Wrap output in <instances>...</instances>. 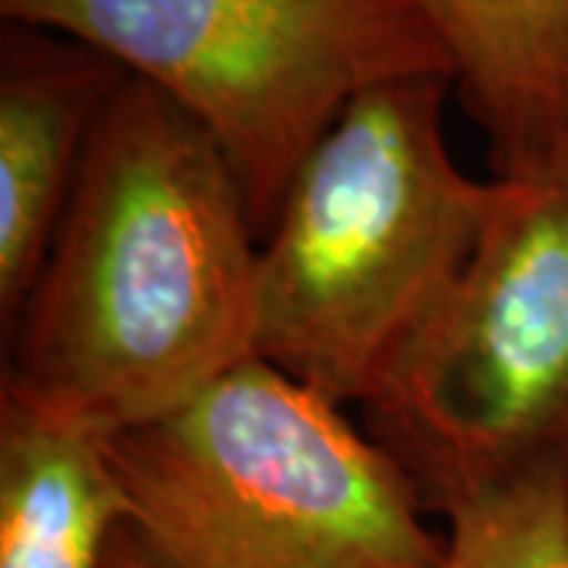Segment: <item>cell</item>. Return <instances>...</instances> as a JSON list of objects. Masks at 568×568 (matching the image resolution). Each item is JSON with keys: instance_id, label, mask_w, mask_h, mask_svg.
Wrapping results in <instances>:
<instances>
[{"instance_id": "cell-1", "label": "cell", "mask_w": 568, "mask_h": 568, "mask_svg": "<svg viewBox=\"0 0 568 568\" xmlns=\"http://www.w3.org/2000/svg\"><path fill=\"white\" fill-rule=\"evenodd\" d=\"M256 260L222 145L126 77L3 335L0 392L102 436L162 417L253 357Z\"/></svg>"}, {"instance_id": "cell-10", "label": "cell", "mask_w": 568, "mask_h": 568, "mask_svg": "<svg viewBox=\"0 0 568 568\" xmlns=\"http://www.w3.org/2000/svg\"><path fill=\"white\" fill-rule=\"evenodd\" d=\"M104 568H149L140 559V552L130 547V540L123 537V530L114 537L111 544V552H108V566Z\"/></svg>"}, {"instance_id": "cell-9", "label": "cell", "mask_w": 568, "mask_h": 568, "mask_svg": "<svg viewBox=\"0 0 568 568\" xmlns=\"http://www.w3.org/2000/svg\"><path fill=\"white\" fill-rule=\"evenodd\" d=\"M439 511L448 518L439 568H568L566 448L493 474Z\"/></svg>"}, {"instance_id": "cell-8", "label": "cell", "mask_w": 568, "mask_h": 568, "mask_svg": "<svg viewBox=\"0 0 568 568\" xmlns=\"http://www.w3.org/2000/svg\"><path fill=\"white\" fill-rule=\"evenodd\" d=\"M443 41L493 174L568 126V0H410Z\"/></svg>"}, {"instance_id": "cell-2", "label": "cell", "mask_w": 568, "mask_h": 568, "mask_svg": "<svg viewBox=\"0 0 568 568\" xmlns=\"http://www.w3.org/2000/svg\"><path fill=\"white\" fill-rule=\"evenodd\" d=\"M452 77L376 85L325 133L260 246L253 354L338 407H373L462 282L496 178L452 159Z\"/></svg>"}, {"instance_id": "cell-11", "label": "cell", "mask_w": 568, "mask_h": 568, "mask_svg": "<svg viewBox=\"0 0 568 568\" xmlns=\"http://www.w3.org/2000/svg\"><path fill=\"white\" fill-rule=\"evenodd\" d=\"M566 458H568V446H566Z\"/></svg>"}, {"instance_id": "cell-7", "label": "cell", "mask_w": 568, "mask_h": 568, "mask_svg": "<svg viewBox=\"0 0 568 568\" xmlns=\"http://www.w3.org/2000/svg\"><path fill=\"white\" fill-rule=\"evenodd\" d=\"M123 525L102 433L0 392V568H104Z\"/></svg>"}, {"instance_id": "cell-6", "label": "cell", "mask_w": 568, "mask_h": 568, "mask_svg": "<svg viewBox=\"0 0 568 568\" xmlns=\"http://www.w3.org/2000/svg\"><path fill=\"white\" fill-rule=\"evenodd\" d=\"M130 73L82 41L7 22L0 41V323L39 278L95 123Z\"/></svg>"}, {"instance_id": "cell-4", "label": "cell", "mask_w": 568, "mask_h": 568, "mask_svg": "<svg viewBox=\"0 0 568 568\" xmlns=\"http://www.w3.org/2000/svg\"><path fill=\"white\" fill-rule=\"evenodd\" d=\"M0 17L102 51L203 123L256 237L354 99L414 77L455 80L410 0H0Z\"/></svg>"}, {"instance_id": "cell-5", "label": "cell", "mask_w": 568, "mask_h": 568, "mask_svg": "<svg viewBox=\"0 0 568 568\" xmlns=\"http://www.w3.org/2000/svg\"><path fill=\"white\" fill-rule=\"evenodd\" d=\"M493 178L462 282L366 407L426 511L568 446V126Z\"/></svg>"}, {"instance_id": "cell-3", "label": "cell", "mask_w": 568, "mask_h": 568, "mask_svg": "<svg viewBox=\"0 0 568 568\" xmlns=\"http://www.w3.org/2000/svg\"><path fill=\"white\" fill-rule=\"evenodd\" d=\"M104 448L149 568H439L446 552L405 465L256 354Z\"/></svg>"}]
</instances>
